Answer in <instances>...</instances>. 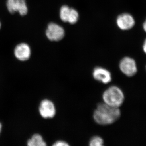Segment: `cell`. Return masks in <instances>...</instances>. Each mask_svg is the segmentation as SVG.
<instances>
[{
  "instance_id": "6da1fadb",
  "label": "cell",
  "mask_w": 146,
  "mask_h": 146,
  "mask_svg": "<svg viewBox=\"0 0 146 146\" xmlns=\"http://www.w3.org/2000/svg\"><path fill=\"white\" fill-rule=\"evenodd\" d=\"M121 116L119 108L113 107L105 103H101L97 105L93 114V118L98 124L107 125L117 121Z\"/></svg>"
},
{
  "instance_id": "7a4b0ae2",
  "label": "cell",
  "mask_w": 146,
  "mask_h": 146,
  "mask_svg": "<svg viewBox=\"0 0 146 146\" xmlns=\"http://www.w3.org/2000/svg\"><path fill=\"white\" fill-rule=\"evenodd\" d=\"M104 102L113 107L119 108L123 104L124 96L119 87L112 86L108 87L102 94Z\"/></svg>"
},
{
  "instance_id": "3957f363",
  "label": "cell",
  "mask_w": 146,
  "mask_h": 146,
  "mask_svg": "<svg viewBox=\"0 0 146 146\" xmlns=\"http://www.w3.org/2000/svg\"><path fill=\"white\" fill-rule=\"evenodd\" d=\"M39 112L42 117L52 119L56 114V109L54 103L49 100L45 99L41 102L39 107Z\"/></svg>"
},
{
  "instance_id": "277c9868",
  "label": "cell",
  "mask_w": 146,
  "mask_h": 146,
  "mask_svg": "<svg viewBox=\"0 0 146 146\" xmlns=\"http://www.w3.org/2000/svg\"><path fill=\"white\" fill-rule=\"evenodd\" d=\"M7 7L10 13L18 12L21 16L28 13V7L26 0H7Z\"/></svg>"
},
{
  "instance_id": "5b68a950",
  "label": "cell",
  "mask_w": 146,
  "mask_h": 146,
  "mask_svg": "<svg viewBox=\"0 0 146 146\" xmlns=\"http://www.w3.org/2000/svg\"><path fill=\"white\" fill-rule=\"evenodd\" d=\"M119 68L121 71L127 76H133L137 72L136 62L131 58L126 57L123 58L120 62Z\"/></svg>"
},
{
  "instance_id": "8992f818",
  "label": "cell",
  "mask_w": 146,
  "mask_h": 146,
  "mask_svg": "<svg viewBox=\"0 0 146 146\" xmlns=\"http://www.w3.org/2000/svg\"><path fill=\"white\" fill-rule=\"evenodd\" d=\"M48 39L52 41H58L63 39L65 35L64 29L57 24L51 23L48 26L46 31Z\"/></svg>"
},
{
  "instance_id": "52a82bcc",
  "label": "cell",
  "mask_w": 146,
  "mask_h": 146,
  "mask_svg": "<svg viewBox=\"0 0 146 146\" xmlns=\"http://www.w3.org/2000/svg\"><path fill=\"white\" fill-rule=\"evenodd\" d=\"M118 27L123 30H127L133 28L135 24L133 16L128 13H124L118 16L117 20Z\"/></svg>"
},
{
  "instance_id": "ba28073f",
  "label": "cell",
  "mask_w": 146,
  "mask_h": 146,
  "mask_svg": "<svg viewBox=\"0 0 146 146\" xmlns=\"http://www.w3.org/2000/svg\"><path fill=\"white\" fill-rule=\"evenodd\" d=\"M94 79L102 83L106 84L112 80V76L109 71L101 67H97L93 72Z\"/></svg>"
},
{
  "instance_id": "9c48e42d",
  "label": "cell",
  "mask_w": 146,
  "mask_h": 146,
  "mask_svg": "<svg viewBox=\"0 0 146 146\" xmlns=\"http://www.w3.org/2000/svg\"><path fill=\"white\" fill-rule=\"evenodd\" d=\"M14 55L16 58L21 61L28 60L31 54V50L28 45L25 43H21L15 48Z\"/></svg>"
},
{
  "instance_id": "30bf717a",
  "label": "cell",
  "mask_w": 146,
  "mask_h": 146,
  "mask_svg": "<svg viewBox=\"0 0 146 146\" xmlns=\"http://www.w3.org/2000/svg\"><path fill=\"white\" fill-rule=\"evenodd\" d=\"M27 145L29 146H46V143L41 135L35 134L28 141Z\"/></svg>"
},
{
  "instance_id": "8fae6325",
  "label": "cell",
  "mask_w": 146,
  "mask_h": 146,
  "mask_svg": "<svg viewBox=\"0 0 146 146\" xmlns=\"http://www.w3.org/2000/svg\"><path fill=\"white\" fill-rule=\"evenodd\" d=\"M71 8L67 6H63L60 9V19L64 22H68V17Z\"/></svg>"
},
{
  "instance_id": "7c38bea8",
  "label": "cell",
  "mask_w": 146,
  "mask_h": 146,
  "mask_svg": "<svg viewBox=\"0 0 146 146\" xmlns=\"http://www.w3.org/2000/svg\"><path fill=\"white\" fill-rule=\"evenodd\" d=\"M78 18V13L76 10L74 9L71 8L70 14L68 17V22L70 23H76Z\"/></svg>"
},
{
  "instance_id": "4fadbf2b",
  "label": "cell",
  "mask_w": 146,
  "mask_h": 146,
  "mask_svg": "<svg viewBox=\"0 0 146 146\" xmlns=\"http://www.w3.org/2000/svg\"><path fill=\"white\" fill-rule=\"evenodd\" d=\"M104 144L103 139L99 136L92 137L89 142V145L90 146H102L104 145Z\"/></svg>"
},
{
  "instance_id": "5bb4252c",
  "label": "cell",
  "mask_w": 146,
  "mask_h": 146,
  "mask_svg": "<svg viewBox=\"0 0 146 146\" xmlns=\"http://www.w3.org/2000/svg\"><path fill=\"white\" fill-rule=\"evenodd\" d=\"M53 146H69V144L65 141H58L55 142Z\"/></svg>"
},
{
  "instance_id": "9a60e30c",
  "label": "cell",
  "mask_w": 146,
  "mask_h": 146,
  "mask_svg": "<svg viewBox=\"0 0 146 146\" xmlns=\"http://www.w3.org/2000/svg\"><path fill=\"white\" fill-rule=\"evenodd\" d=\"M143 50L144 52L146 54V39L145 40L143 45Z\"/></svg>"
},
{
  "instance_id": "2e32d148",
  "label": "cell",
  "mask_w": 146,
  "mask_h": 146,
  "mask_svg": "<svg viewBox=\"0 0 146 146\" xmlns=\"http://www.w3.org/2000/svg\"><path fill=\"white\" fill-rule=\"evenodd\" d=\"M143 28L144 31L146 32V19L143 25Z\"/></svg>"
},
{
  "instance_id": "e0dca14e",
  "label": "cell",
  "mask_w": 146,
  "mask_h": 146,
  "mask_svg": "<svg viewBox=\"0 0 146 146\" xmlns=\"http://www.w3.org/2000/svg\"><path fill=\"white\" fill-rule=\"evenodd\" d=\"M1 128H2L1 124V123H0V133H1Z\"/></svg>"
},
{
  "instance_id": "ac0fdd59",
  "label": "cell",
  "mask_w": 146,
  "mask_h": 146,
  "mask_svg": "<svg viewBox=\"0 0 146 146\" xmlns=\"http://www.w3.org/2000/svg\"><path fill=\"white\" fill-rule=\"evenodd\" d=\"M1 22H0V29H1Z\"/></svg>"
}]
</instances>
